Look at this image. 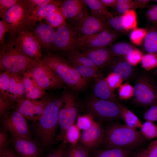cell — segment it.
<instances>
[{
	"label": "cell",
	"mask_w": 157,
	"mask_h": 157,
	"mask_svg": "<svg viewBox=\"0 0 157 157\" xmlns=\"http://www.w3.org/2000/svg\"><path fill=\"white\" fill-rule=\"evenodd\" d=\"M143 55L140 50L135 48L126 56L124 58L129 64L133 67L141 62Z\"/></svg>",
	"instance_id": "obj_44"
},
{
	"label": "cell",
	"mask_w": 157,
	"mask_h": 157,
	"mask_svg": "<svg viewBox=\"0 0 157 157\" xmlns=\"http://www.w3.org/2000/svg\"><path fill=\"white\" fill-rule=\"evenodd\" d=\"M31 33L41 47L48 49L53 45L56 31L53 28L48 24L43 23L39 25Z\"/></svg>",
	"instance_id": "obj_19"
},
{
	"label": "cell",
	"mask_w": 157,
	"mask_h": 157,
	"mask_svg": "<svg viewBox=\"0 0 157 157\" xmlns=\"http://www.w3.org/2000/svg\"><path fill=\"white\" fill-rule=\"evenodd\" d=\"M62 102V95L52 96L40 118L30 125L34 139L44 149L50 148L55 142L59 111Z\"/></svg>",
	"instance_id": "obj_1"
},
{
	"label": "cell",
	"mask_w": 157,
	"mask_h": 157,
	"mask_svg": "<svg viewBox=\"0 0 157 157\" xmlns=\"http://www.w3.org/2000/svg\"><path fill=\"white\" fill-rule=\"evenodd\" d=\"M106 79L109 86L113 90L118 88L124 81L119 76L113 72L109 74Z\"/></svg>",
	"instance_id": "obj_48"
},
{
	"label": "cell",
	"mask_w": 157,
	"mask_h": 157,
	"mask_svg": "<svg viewBox=\"0 0 157 157\" xmlns=\"http://www.w3.org/2000/svg\"><path fill=\"white\" fill-rule=\"evenodd\" d=\"M122 23L124 28L127 32L136 27L137 15L134 9L129 10L122 15Z\"/></svg>",
	"instance_id": "obj_32"
},
{
	"label": "cell",
	"mask_w": 157,
	"mask_h": 157,
	"mask_svg": "<svg viewBox=\"0 0 157 157\" xmlns=\"http://www.w3.org/2000/svg\"><path fill=\"white\" fill-rule=\"evenodd\" d=\"M135 48L131 44L125 42L116 43L108 48L112 54L118 57H124Z\"/></svg>",
	"instance_id": "obj_31"
},
{
	"label": "cell",
	"mask_w": 157,
	"mask_h": 157,
	"mask_svg": "<svg viewBox=\"0 0 157 157\" xmlns=\"http://www.w3.org/2000/svg\"><path fill=\"white\" fill-rule=\"evenodd\" d=\"M80 129L76 125L73 124L71 125L67 130L66 133V141L71 145H74L78 143L81 134Z\"/></svg>",
	"instance_id": "obj_39"
},
{
	"label": "cell",
	"mask_w": 157,
	"mask_h": 157,
	"mask_svg": "<svg viewBox=\"0 0 157 157\" xmlns=\"http://www.w3.org/2000/svg\"><path fill=\"white\" fill-rule=\"evenodd\" d=\"M23 79V74L10 73L8 97L15 104L17 100L25 97Z\"/></svg>",
	"instance_id": "obj_21"
},
{
	"label": "cell",
	"mask_w": 157,
	"mask_h": 157,
	"mask_svg": "<svg viewBox=\"0 0 157 157\" xmlns=\"http://www.w3.org/2000/svg\"><path fill=\"white\" fill-rule=\"evenodd\" d=\"M147 28H140L136 27L131 32L129 38L134 44L139 46L141 44L147 34Z\"/></svg>",
	"instance_id": "obj_38"
},
{
	"label": "cell",
	"mask_w": 157,
	"mask_h": 157,
	"mask_svg": "<svg viewBox=\"0 0 157 157\" xmlns=\"http://www.w3.org/2000/svg\"><path fill=\"white\" fill-rule=\"evenodd\" d=\"M153 1L154 2H155L157 3V0H154Z\"/></svg>",
	"instance_id": "obj_61"
},
{
	"label": "cell",
	"mask_w": 157,
	"mask_h": 157,
	"mask_svg": "<svg viewBox=\"0 0 157 157\" xmlns=\"http://www.w3.org/2000/svg\"><path fill=\"white\" fill-rule=\"evenodd\" d=\"M104 135L105 128L101 122L95 121L90 128L82 130L79 143L91 153L103 145Z\"/></svg>",
	"instance_id": "obj_13"
},
{
	"label": "cell",
	"mask_w": 157,
	"mask_h": 157,
	"mask_svg": "<svg viewBox=\"0 0 157 157\" xmlns=\"http://www.w3.org/2000/svg\"><path fill=\"white\" fill-rule=\"evenodd\" d=\"M118 92L120 99H129L134 96V86L128 83L122 84L118 88Z\"/></svg>",
	"instance_id": "obj_42"
},
{
	"label": "cell",
	"mask_w": 157,
	"mask_h": 157,
	"mask_svg": "<svg viewBox=\"0 0 157 157\" xmlns=\"http://www.w3.org/2000/svg\"><path fill=\"white\" fill-rule=\"evenodd\" d=\"M83 3V0H66L63 2L60 10L66 19L76 18L77 19L84 14L81 13Z\"/></svg>",
	"instance_id": "obj_23"
},
{
	"label": "cell",
	"mask_w": 157,
	"mask_h": 157,
	"mask_svg": "<svg viewBox=\"0 0 157 157\" xmlns=\"http://www.w3.org/2000/svg\"><path fill=\"white\" fill-rule=\"evenodd\" d=\"M113 65L111 72L118 75L124 81L130 76L133 71V67L125 60L124 57H118Z\"/></svg>",
	"instance_id": "obj_28"
},
{
	"label": "cell",
	"mask_w": 157,
	"mask_h": 157,
	"mask_svg": "<svg viewBox=\"0 0 157 157\" xmlns=\"http://www.w3.org/2000/svg\"><path fill=\"white\" fill-rule=\"evenodd\" d=\"M102 4L105 7H115L117 0H100Z\"/></svg>",
	"instance_id": "obj_58"
},
{
	"label": "cell",
	"mask_w": 157,
	"mask_h": 157,
	"mask_svg": "<svg viewBox=\"0 0 157 157\" xmlns=\"http://www.w3.org/2000/svg\"><path fill=\"white\" fill-rule=\"evenodd\" d=\"M63 2L52 0L51 2L31 14L28 17L29 26L33 25L36 22L42 21L49 15L58 10Z\"/></svg>",
	"instance_id": "obj_24"
},
{
	"label": "cell",
	"mask_w": 157,
	"mask_h": 157,
	"mask_svg": "<svg viewBox=\"0 0 157 157\" xmlns=\"http://www.w3.org/2000/svg\"><path fill=\"white\" fill-rule=\"evenodd\" d=\"M94 118L91 115L88 113L82 115H79L77 118L76 126L80 130L87 129L95 122Z\"/></svg>",
	"instance_id": "obj_41"
},
{
	"label": "cell",
	"mask_w": 157,
	"mask_h": 157,
	"mask_svg": "<svg viewBox=\"0 0 157 157\" xmlns=\"http://www.w3.org/2000/svg\"><path fill=\"white\" fill-rule=\"evenodd\" d=\"M39 60L25 54L15 40H11L0 47V70L13 74H23Z\"/></svg>",
	"instance_id": "obj_3"
},
{
	"label": "cell",
	"mask_w": 157,
	"mask_h": 157,
	"mask_svg": "<svg viewBox=\"0 0 157 157\" xmlns=\"http://www.w3.org/2000/svg\"><path fill=\"white\" fill-rule=\"evenodd\" d=\"M47 24L54 28L66 24L65 19L59 9L48 15L45 19Z\"/></svg>",
	"instance_id": "obj_33"
},
{
	"label": "cell",
	"mask_w": 157,
	"mask_h": 157,
	"mask_svg": "<svg viewBox=\"0 0 157 157\" xmlns=\"http://www.w3.org/2000/svg\"><path fill=\"white\" fill-rule=\"evenodd\" d=\"M79 39L108 28L106 21L85 13L77 19L73 27Z\"/></svg>",
	"instance_id": "obj_14"
},
{
	"label": "cell",
	"mask_w": 157,
	"mask_h": 157,
	"mask_svg": "<svg viewBox=\"0 0 157 157\" xmlns=\"http://www.w3.org/2000/svg\"><path fill=\"white\" fill-rule=\"evenodd\" d=\"M122 15L110 17L106 22L108 28L120 34H125L127 32L124 28L122 23Z\"/></svg>",
	"instance_id": "obj_37"
},
{
	"label": "cell",
	"mask_w": 157,
	"mask_h": 157,
	"mask_svg": "<svg viewBox=\"0 0 157 157\" xmlns=\"http://www.w3.org/2000/svg\"><path fill=\"white\" fill-rule=\"evenodd\" d=\"M121 34L109 28L98 33L78 39L77 49L106 47L110 45Z\"/></svg>",
	"instance_id": "obj_12"
},
{
	"label": "cell",
	"mask_w": 157,
	"mask_h": 157,
	"mask_svg": "<svg viewBox=\"0 0 157 157\" xmlns=\"http://www.w3.org/2000/svg\"><path fill=\"white\" fill-rule=\"evenodd\" d=\"M141 63L142 67L147 71L157 67V55L147 53L143 55Z\"/></svg>",
	"instance_id": "obj_40"
},
{
	"label": "cell",
	"mask_w": 157,
	"mask_h": 157,
	"mask_svg": "<svg viewBox=\"0 0 157 157\" xmlns=\"http://www.w3.org/2000/svg\"><path fill=\"white\" fill-rule=\"evenodd\" d=\"M51 97L46 94L41 98L34 100L24 97L17 101L13 107L27 119L33 122L40 118Z\"/></svg>",
	"instance_id": "obj_11"
},
{
	"label": "cell",
	"mask_w": 157,
	"mask_h": 157,
	"mask_svg": "<svg viewBox=\"0 0 157 157\" xmlns=\"http://www.w3.org/2000/svg\"><path fill=\"white\" fill-rule=\"evenodd\" d=\"M117 12L122 15L129 10L134 9L133 1L131 0H117L115 7Z\"/></svg>",
	"instance_id": "obj_46"
},
{
	"label": "cell",
	"mask_w": 157,
	"mask_h": 157,
	"mask_svg": "<svg viewBox=\"0 0 157 157\" xmlns=\"http://www.w3.org/2000/svg\"><path fill=\"white\" fill-rule=\"evenodd\" d=\"M9 133L5 129L1 127L0 129V151L9 147L11 138Z\"/></svg>",
	"instance_id": "obj_49"
},
{
	"label": "cell",
	"mask_w": 157,
	"mask_h": 157,
	"mask_svg": "<svg viewBox=\"0 0 157 157\" xmlns=\"http://www.w3.org/2000/svg\"><path fill=\"white\" fill-rule=\"evenodd\" d=\"M132 149L112 148H99L91 153V157H131Z\"/></svg>",
	"instance_id": "obj_25"
},
{
	"label": "cell",
	"mask_w": 157,
	"mask_h": 157,
	"mask_svg": "<svg viewBox=\"0 0 157 157\" xmlns=\"http://www.w3.org/2000/svg\"><path fill=\"white\" fill-rule=\"evenodd\" d=\"M66 157H91L90 153L79 143L67 147Z\"/></svg>",
	"instance_id": "obj_35"
},
{
	"label": "cell",
	"mask_w": 157,
	"mask_h": 157,
	"mask_svg": "<svg viewBox=\"0 0 157 157\" xmlns=\"http://www.w3.org/2000/svg\"><path fill=\"white\" fill-rule=\"evenodd\" d=\"M83 1L89 8L92 15L105 21L113 16L109 12L98 0H83Z\"/></svg>",
	"instance_id": "obj_26"
},
{
	"label": "cell",
	"mask_w": 157,
	"mask_h": 157,
	"mask_svg": "<svg viewBox=\"0 0 157 157\" xmlns=\"http://www.w3.org/2000/svg\"><path fill=\"white\" fill-rule=\"evenodd\" d=\"M145 138L140 131L126 125L114 123L105 128L104 148H133L139 146Z\"/></svg>",
	"instance_id": "obj_2"
},
{
	"label": "cell",
	"mask_w": 157,
	"mask_h": 157,
	"mask_svg": "<svg viewBox=\"0 0 157 157\" xmlns=\"http://www.w3.org/2000/svg\"><path fill=\"white\" fill-rule=\"evenodd\" d=\"M140 129L145 139L150 140L157 137V126L153 122L146 121L142 123Z\"/></svg>",
	"instance_id": "obj_36"
},
{
	"label": "cell",
	"mask_w": 157,
	"mask_h": 157,
	"mask_svg": "<svg viewBox=\"0 0 157 157\" xmlns=\"http://www.w3.org/2000/svg\"><path fill=\"white\" fill-rule=\"evenodd\" d=\"M78 39L74 27L66 24L56 31L53 46L57 49L69 52L77 48Z\"/></svg>",
	"instance_id": "obj_15"
},
{
	"label": "cell",
	"mask_w": 157,
	"mask_h": 157,
	"mask_svg": "<svg viewBox=\"0 0 157 157\" xmlns=\"http://www.w3.org/2000/svg\"><path fill=\"white\" fill-rule=\"evenodd\" d=\"M0 157H6L5 154L3 151H0Z\"/></svg>",
	"instance_id": "obj_60"
},
{
	"label": "cell",
	"mask_w": 157,
	"mask_h": 157,
	"mask_svg": "<svg viewBox=\"0 0 157 157\" xmlns=\"http://www.w3.org/2000/svg\"><path fill=\"white\" fill-rule=\"evenodd\" d=\"M119 102L100 99L92 95L86 98L85 106L87 113L98 121H112L121 118Z\"/></svg>",
	"instance_id": "obj_6"
},
{
	"label": "cell",
	"mask_w": 157,
	"mask_h": 157,
	"mask_svg": "<svg viewBox=\"0 0 157 157\" xmlns=\"http://www.w3.org/2000/svg\"><path fill=\"white\" fill-rule=\"evenodd\" d=\"M135 157H157V139L151 142L146 148L138 152Z\"/></svg>",
	"instance_id": "obj_45"
},
{
	"label": "cell",
	"mask_w": 157,
	"mask_h": 157,
	"mask_svg": "<svg viewBox=\"0 0 157 157\" xmlns=\"http://www.w3.org/2000/svg\"><path fill=\"white\" fill-rule=\"evenodd\" d=\"M95 79L93 91L94 96L100 99L119 102L118 99L108 84L106 78L99 75Z\"/></svg>",
	"instance_id": "obj_22"
},
{
	"label": "cell",
	"mask_w": 157,
	"mask_h": 157,
	"mask_svg": "<svg viewBox=\"0 0 157 157\" xmlns=\"http://www.w3.org/2000/svg\"><path fill=\"white\" fill-rule=\"evenodd\" d=\"M11 142L18 157H42L44 148L34 139L11 137Z\"/></svg>",
	"instance_id": "obj_17"
},
{
	"label": "cell",
	"mask_w": 157,
	"mask_h": 157,
	"mask_svg": "<svg viewBox=\"0 0 157 157\" xmlns=\"http://www.w3.org/2000/svg\"><path fill=\"white\" fill-rule=\"evenodd\" d=\"M51 0H26L28 11L30 15L44 6Z\"/></svg>",
	"instance_id": "obj_47"
},
{
	"label": "cell",
	"mask_w": 157,
	"mask_h": 157,
	"mask_svg": "<svg viewBox=\"0 0 157 157\" xmlns=\"http://www.w3.org/2000/svg\"><path fill=\"white\" fill-rule=\"evenodd\" d=\"M150 7L157 13V4L153 5Z\"/></svg>",
	"instance_id": "obj_59"
},
{
	"label": "cell",
	"mask_w": 157,
	"mask_h": 157,
	"mask_svg": "<svg viewBox=\"0 0 157 157\" xmlns=\"http://www.w3.org/2000/svg\"><path fill=\"white\" fill-rule=\"evenodd\" d=\"M10 29L9 25L3 20L0 21V43L1 45H4V37L6 33L8 32Z\"/></svg>",
	"instance_id": "obj_54"
},
{
	"label": "cell",
	"mask_w": 157,
	"mask_h": 157,
	"mask_svg": "<svg viewBox=\"0 0 157 157\" xmlns=\"http://www.w3.org/2000/svg\"><path fill=\"white\" fill-rule=\"evenodd\" d=\"M82 52L99 68L110 67L118 58L113 56L107 47L84 49L82 50Z\"/></svg>",
	"instance_id": "obj_18"
},
{
	"label": "cell",
	"mask_w": 157,
	"mask_h": 157,
	"mask_svg": "<svg viewBox=\"0 0 157 157\" xmlns=\"http://www.w3.org/2000/svg\"><path fill=\"white\" fill-rule=\"evenodd\" d=\"M146 16L149 22L152 24H157V13L150 7L147 11Z\"/></svg>",
	"instance_id": "obj_55"
},
{
	"label": "cell",
	"mask_w": 157,
	"mask_h": 157,
	"mask_svg": "<svg viewBox=\"0 0 157 157\" xmlns=\"http://www.w3.org/2000/svg\"><path fill=\"white\" fill-rule=\"evenodd\" d=\"M0 125L6 130L11 137H20L32 140L33 135L30 125L24 116L13 107L1 118Z\"/></svg>",
	"instance_id": "obj_7"
},
{
	"label": "cell",
	"mask_w": 157,
	"mask_h": 157,
	"mask_svg": "<svg viewBox=\"0 0 157 157\" xmlns=\"http://www.w3.org/2000/svg\"><path fill=\"white\" fill-rule=\"evenodd\" d=\"M156 71H157V69H156Z\"/></svg>",
	"instance_id": "obj_62"
},
{
	"label": "cell",
	"mask_w": 157,
	"mask_h": 157,
	"mask_svg": "<svg viewBox=\"0 0 157 157\" xmlns=\"http://www.w3.org/2000/svg\"><path fill=\"white\" fill-rule=\"evenodd\" d=\"M68 62L75 63L94 68L97 71L99 68L88 57L77 48L68 52Z\"/></svg>",
	"instance_id": "obj_30"
},
{
	"label": "cell",
	"mask_w": 157,
	"mask_h": 157,
	"mask_svg": "<svg viewBox=\"0 0 157 157\" xmlns=\"http://www.w3.org/2000/svg\"><path fill=\"white\" fill-rule=\"evenodd\" d=\"M10 73L7 71L0 73V97L8 98V90Z\"/></svg>",
	"instance_id": "obj_43"
},
{
	"label": "cell",
	"mask_w": 157,
	"mask_h": 157,
	"mask_svg": "<svg viewBox=\"0 0 157 157\" xmlns=\"http://www.w3.org/2000/svg\"><path fill=\"white\" fill-rule=\"evenodd\" d=\"M66 143L62 142L56 148L51 151L46 157H66Z\"/></svg>",
	"instance_id": "obj_50"
},
{
	"label": "cell",
	"mask_w": 157,
	"mask_h": 157,
	"mask_svg": "<svg viewBox=\"0 0 157 157\" xmlns=\"http://www.w3.org/2000/svg\"><path fill=\"white\" fill-rule=\"evenodd\" d=\"M39 86L42 90L64 88L65 83L42 60L30 69Z\"/></svg>",
	"instance_id": "obj_9"
},
{
	"label": "cell",
	"mask_w": 157,
	"mask_h": 157,
	"mask_svg": "<svg viewBox=\"0 0 157 157\" xmlns=\"http://www.w3.org/2000/svg\"><path fill=\"white\" fill-rule=\"evenodd\" d=\"M120 112V117L126 126L134 129L140 128L142 123L137 116L127 107L118 103Z\"/></svg>",
	"instance_id": "obj_29"
},
{
	"label": "cell",
	"mask_w": 157,
	"mask_h": 157,
	"mask_svg": "<svg viewBox=\"0 0 157 157\" xmlns=\"http://www.w3.org/2000/svg\"><path fill=\"white\" fill-rule=\"evenodd\" d=\"M144 47L147 53L157 55V26L152 24L147 28L144 40Z\"/></svg>",
	"instance_id": "obj_27"
},
{
	"label": "cell",
	"mask_w": 157,
	"mask_h": 157,
	"mask_svg": "<svg viewBox=\"0 0 157 157\" xmlns=\"http://www.w3.org/2000/svg\"><path fill=\"white\" fill-rule=\"evenodd\" d=\"M63 102L59 113L60 137L62 142H66V133L68 128L74 123L79 115L77 101L73 93L64 90L61 95Z\"/></svg>",
	"instance_id": "obj_8"
},
{
	"label": "cell",
	"mask_w": 157,
	"mask_h": 157,
	"mask_svg": "<svg viewBox=\"0 0 157 157\" xmlns=\"http://www.w3.org/2000/svg\"><path fill=\"white\" fill-rule=\"evenodd\" d=\"M134 88V100L136 103L149 107L157 104V86L149 76L144 74L140 76Z\"/></svg>",
	"instance_id": "obj_10"
},
{
	"label": "cell",
	"mask_w": 157,
	"mask_h": 157,
	"mask_svg": "<svg viewBox=\"0 0 157 157\" xmlns=\"http://www.w3.org/2000/svg\"><path fill=\"white\" fill-rule=\"evenodd\" d=\"M25 97L26 99L34 100L41 98L46 94L45 91L38 85L29 69L23 74Z\"/></svg>",
	"instance_id": "obj_20"
},
{
	"label": "cell",
	"mask_w": 157,
	"mask_h": 157,
	"mask_svg": "<svg viewBox=\"0 0 157 157\" xmlns=\"http://www.w3.org/2000/svg\"><path fill=\"white\" fill-rule=\"evenodd\" d=\"M69 63L77 70L81 76L88 80L93 78L95 79L99 75L98 74V71L92 67L75 63Z\"/></svg>",
	"instance_id": "obj_34"
},
{
	"label": "cell",
	"mask_w": 157,
	"mask_h": 157,
	"mask_svg": "<svg viewBox=\"0 0 157 157\" xmlns=\"http://www.w3.org/2000/svg\"><path fill=\"white\" fill-rule=\"evenodd\" d=\"M19 0H0V17L2 19L6 12L10 7L17 3Z\"/></svg>",
	"instance_id": "obj_53"
},
{
	"label": "cell",
	"mask_w": 157,
	"mask_h": 157,
	"mask_svg": "<svg viewBox=\"0 0 157 157\" xmlns=\"http://www.w3.org/2000/svg\"><path fill=\"white\" fill-rule=\"evenodd\" d=\"M19 48L26 56L38 60L44 56L40 43L32 33L26 30L19 34L15 40Z\"/></svg>",
	"instance_id": "obj_16"
},
{
	"label": "cell",
	"mask_w": 157,
	"mask_h": 157,
	"mask_svg": "<svg viewBox=\"0 0 157 157\" xmlns=\"http://www.w3.org/2000/svg\"><path fill=\"white\" fill-rule=\"evenodd\" d=\"M42 60L73 92H80L87 88L89 80L81 76L72 65L61 56L49 53Z\"/></svg>",
	"instance_id": "obj_4"
},
{
	"label": "cell",
	"mask_w": 157,
	"mask_h": 157,
	"mask_svg": "<svg viewBox=\"0 0 157 157\" xmlns=\"http://www.w3.org/2000/svg\"><path fill=\"white\" fill-rule=\"evenodd\" d=\"M15 104L7 98L0 97V117L2 116L12 108Z\"/></svg>",
	"instance_id": "obj_51"
},
{
	"label": "cell",
	"mask_w": 157,
	"mask_h": 157,
	"mask_svg": "<svg viewBox=\"0 0 157 157\" xmlns=\"http://www.w3.org/2000/svg\"><path fill=\"white\" fill-rule=\"evenodd\" d=\"M0 151L4 152L6 157H18L15 151L10 147Z\"/></svg>",
	"instance_id": "obj_57"
},
{
	"label": "cell",
	"mask_w": 157,
	"mask_h": 157,
	"mask_svg": "<svg viewBox=\"0 0 157 157\" xmlns=\"http://www.w3.org/2000/svg\"><path fill=\"white\" fill-rule=\"evenodd\" d=\"M144 118L146 121L152 122L157 121V104L149 107L144 114Z\"/></svg>",
	"instance_id": "obj_52"
},
{
	"label": "cell",
	"mask_w": 157,
	"mask_h": 157,
	"mask_svg": "<svg viewBox=\"0 0 157 157\" xmlns=\"http://www.w3.org/2000/svg\"><path fill=\"white\" fill-rule=\"evenodd\" d=\"M150 0H135L133 1L134 9L138 8H144L148 5Z\"/></svg>",
	"instance_id": "obj_56"
},
{
	"label": "cell",
	"mask_w": 157,
	"mask_h": 157,
	"mask_svg": "<svg viewBox=\"0 0 157 157\" xmlns=\"http://www.w3.org/2000/svg\"><path fill=\"white\" fill-rule=\"evenodd\" d=\"M29 16L26 0H19L6 12L2 19L10 26L8 33L11 40H15L19 34L27 30Z\"/></svg>",
	"instance_id": "obj_5"
}]
</instances>
